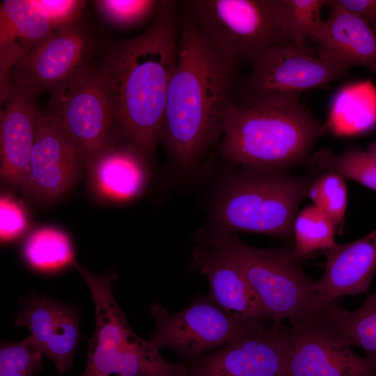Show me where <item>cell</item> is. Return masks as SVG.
<instances>
[{"label":"cell","instance_id":"83f0119b","mask_svg":"<svg viewBox=\"0 0 376 376\" xmlns=\"http://www.w3.org/2000/svg\"><path fill=\"white\" fill-rule=\"evenodd\" d=\"M43 353L32 336L20 343H3L0 349V376H32L43 367Z\"/></svg>","mask_w":376,"mask_h":376},{"label":"cell","instance_id":"836d02e7","mask_svg":"<svg viewBox=\"0 0 376 376\" xmlns=\"http://www.w3.org/2000/svg\"><path fill=\"white\" fill-rule=\"evenodd\" d=\"M373 361H374L375 362V363H376V360H373Z\"/></svg>","mask_w":376,"mask_h":376},{"label":"cell","instance_id":"603a6c76","mask_svg":"<svg viewBox=\"0 0 376 376\" xmlns=\"http://www.w3.org/2000/svg\"><path fill=\"white\" fill-rule=\"evenodd\" d=\"M329 0H272L276 19L287 44L305 49L313 42L323 22L322 11Z\"/></svg>","mask_w":376,"mask_h":376},{"label":"cell","instance_id":"5bb4252c","mask_svg":"<svg viewBox=\"0 0 376 376\" xmlns=\"http://www.w3.org/2000/svg\"><path fill=\"white\" fill-rule=\"evenodd\" d=\"M185 363L187 376H285L286 350L282 328L264 324Z\"/></svg>","mask_w":376,"mask_h":376},{"label":"cell","instance_id":"4dcf8cb0","mask_svg":"<svg viewBox=\"0 0 376 376\" xmlns=\"http://www.w3.org/2000/svg\"><path fill=\"white\" fill-rule=\"evenodd\" d=\"M47 11L54 31L80 21L84 1L40 0Z\"/></svg>","mask_w":376,"mask_h":376},{"label":"cell","instance_id":"5b68a950","mask_svg":"<svg viewBox=\"0 0 376 376\" xmlns=\"http://www.w3.org/2000/svg\"><path fill=\"white\" fill-rule=\"evenodd\" d=\"M84 279L95 309V327L88 340L81 376H187L185 363L164 359L150 340L139 337L113 297V273L102 276L75 266Z\"/></svg>","mask_w":376,"mask_h":376},{"label":"cell","instance_id":"d6986e66","mask_svg":"<svg viewBox=\"0 0 376 376\" xmlns=\"http://www.w3.org/2000/svg\"><path fill=\"white\" fill-rule=\"evenodd\" d=\"M147 159L129 143H118L87 170L91 191L106 201H125L136 197L148 182Z\"/></svg>","mask_w":376,"mask_h":376},{"label":"cell","instance_id":"7c38bea8","mask_svg":"<svg viewBox=\"0 0 376 376\" xmlns=\"http://www.w3.org/2000/svg\"><path fill=\"white\" fill-rule=\"evenodd\" d=\"M86 171L84 159L58 121L39 109L34 143L20 189L36 201L49 203L65 195Z\"/></svg>","mask_w":376,"mask_h":376},{"label":"cell","instance_id":"7402d4cb","mask_svg":"<svg viewBox=\"0 0 376 376\" xmlns=\"http://www.w3.org/2000/svg\"><path fill=\"white\" fill-rule=\"evenodd\" d=\"M22 253L31 268L42 273L57 272L77 263L69 236L52 227L40 228L29 234Z\"/></svg>","mask_w":376,"mask_h":376},{"label":"cell","instance_id":"ba28073f","mask_svg":"<svg viewBox=\"0 0 376 376\" xmlns=\"http://www.w3.org/2000/svg\"><path fill=\"white\" fill-rule=\"evenodd\" d=\"M49 103L48 111L79 150L86 171L103 153L123 141L99 65L89 64L65 87L51 94Z\"/></svg>","mask_w":376,"mask_h":376},{"label":"cell","instance_id":"9a60e30c","mask_svg":"<svg viewBox=\"0 0 376 376\" xmlns=\"http://www.w3.org/2000/svg\"><path fill=\"white\" fill-rule=\"evenodd\" d=\"M192 257V265L207 280V296L217 306L243 322L270 321L241 268L212 235L197 239Z\"/></svg>","mask_w":376,"mask_h":376},{"label":"cell","instance_id":"7a4b0ae2","mask_svg":"<svg viewBox=\"0 0 376 376\" xmlns=\"http://www.w3.org/2000/svg\"><path fill=\"white\" fill-rule=\"evenodd\" d=\"M236 65L208 42L188 15L180 22L160 137L180 168L192 167L222 135Z\"/></svg>","mask_w":376,"mask_h":376},{"label":"cell","instance_id":"30bf717a","mask_svg":"<svg viewBox=\"0 0 376 376\" xmlns=\"http://www.w3.org/2000/svg\"><path fill=\"white\" fill-rule=\"evenodd\" d=\"M94 49L93 37L80 21L55 31L11 69L1 102L9 90L36 97L59 91L89 65Z\"/></svg>","mask_w":376,"mask_h":376},{"label":"cell","instance_id":"52a82bcc","mask_svg":"<svg viewBox=\"0 0 376 376\" xmlns=\"http://www.w3.org/2000/svg\"><path fill=\"white\" fill-rule=\"evenodd\" d=\"M187 15L208 42L235 64H252L269 48L287 44L272 0H194Z\"/></svg>","mask_w":376,"mask_h":376},{"label":"cell","instance_id":"ffe728a7","mask_svg":"<svg viewBox=\"0 0 376 376\" xmlns=\"http://www.w3.org/2000/svg\"><path fill=\"white\" fill-rule=\"evenodd\" d=\"M54 29L40 0H5L0 6L1 75L6 77Z\"/></svg>","mask_w":376,"mask_h":376},{"label":"cell","instance_id":"44dd1931","mask_svg":"<svg viewBox=\"0 0 376 376\" xmlns=\"http://www.w3.org/2000/svg\"><path fill=\"white\" fill-rule=\"evenodd\" d=\"M316 316L350 347L362 349L367 357L376 360V293L354 311L332 303Z\"/></svg>","mask_w":376,"mask_h":376},{"label":"cell","instance_id":"277c9868","mask_svg":"<svg viewBox=\"0 0 376 376\" xmlns=\"http://www.w3.org/2000/svg\"><path fill=\"white\" fill-rule=\"evenodd\" d=\"M314 179L287 171L242 167L216 197L213 217L218 230L292 237L299 206Z\"/></svg>","mask_w":376,"mask_h":376},{"label":"cell","instance_id":"f546056e","mask_svg":"<svg viewBox=\"0 0 376 376\" xmlns=\"http://www.w3.org/2000/svg\"><path fill=\"white\" fill-rule=\"evenodd\" d=\"M27 223V216L23 206L10 196H1L0 200L1 242H9L18 237L26 230Z\"/></svg>","mask_w":376,"mask_h":376},{"label":"cell","instance_id":"cb8c5ba5","mask_svg":"<svg viewBox=\"0 0 376 376\" xmlns=\"http://www.w3.org/2000/svg\"><path fill=\"white\" fill-rule=\"evenodd\" d=\"M306 164L313 170L334 172L376 191V155L368 150L349 148L334 153L322 148L312 154Z\"/></svg>","mask_w":376,"mask_h":376},{"label":"cell","instance_id":"ac0fdd59","mask_svg":"<svg viewBox=\"0 0 376 376\" xmlns=\"http://www.w3.org/2000/svg\"><path fill=\"white\" fill-rule=\"evenodd\" d=\"M36 98L22 91L9 90L1 111V180L19 189L24 178L34 143L40 109Z\"/></svg>","mask_w":376,"mask_h":376},{"label":"cell","instance_id":"4316f807","mask_svg":"<svg viewBox=\"0 0 376 376\" xmlns=\"http://www.w3.org/2000/svg\"><path fill=\"white\" fill-rule=\"evenodd\" d=\"M346 180L334 172H323L314 179L307 192L312 205L322 210L336 227L342 222L347 205Z\"/></svg>","mask_w":376,"mask_h":376},{"label":"cell","instance_id":"8fae6325","mask_svg":"<svg viewBox=\"0 0 376 376\" xmlns=\"http://www.w3.org/2000/svg\"><path fill=\"white\" fill-rule=\"evenodd\" d=\"M309 53L290 44L276 45L253 63L241 91L242 105L274 96L299 95L323 87L345 75Z\"/></svg>","mask_w":376,"mask_h":376},{"label":"cell","instance_id":"9c48e42d","mask_svg":"<svg viewBox=\"0 0 376 376\" xmlns=\"http://www.w3.org/2000/svg\"><path fill=\"white\" fill-rule=\"evenodd\" d=\"M150 313L155 321L150 340L159 350L169 348L187 361L213 352L265 324L237 320L217 306L207 296L197 295L182 310L169 313L153 304Z\"/></svg>","mask_w":376,"mask_h":376},{"label":"cell","instance_id":"2e32d148","mask_svg":"<svg viewBox=\"0 0 376 376\" xmlns=\"http://www.w3.org/2000/svg\"><path fill=\"white\" fill-rule=\"evenodd\" d=\"M326 265L315 282L313 317L337 298L366 292L376 274V228L353 242L324 252Z\"/></svg>","mask_w":376,"mask_h":376},{"label":"cell","instance_id":"3957f363","mask_svg":"<svg viewBox=\"0 0 376 376\" xmlns=\"http://www.w3.org/2000/svg\"><path fill=\"white\" fill-rule=\"evenodd\" d=\"M299 97H269L247 105L233 102L222 134V156L242 167L260 169L286 171L306 164L325 125Z\"/></svg>","mask_w":376,"mask_h":376},{"label":"cell","instance_id":"d4e9b609","mask_svg":"<svg viewBox=\"0 0 376 376\" xmlns=\"http://www.w3.org/2000/svg\"><path fill=\"white\" fill-rule=\"evenodd\" d=\"M336 226L322 210L308 205L297 213L293 226V251L300 259L321 250L333 248Z\"/></svg>","mask_w":376,"mask_h":376},{"label":"cell","instance_id":"4fadbf2b","mask_svg":"<svg viewBox=\"0 0 376 376\" xmlns=\"http://www.w3.org/2000/svg\"><path fill=\"white\" fill-rule=\"evenodd\" d=\"M282 331L285 376H376V363L356 354L318 317Z\"/></svg>","mask_w":376,"mask_h":376},{"label":"cell","instance_id":"8992f818","mask_svg":"<svg viewBox=\"0 0 376 376\" xmlns=\"http://www.w3.org/2000/svg\"><path fill=\"white\" fill-rule=\"evenodd\" d=\"M211 235L242 270L273 329L284 320L296 325L313 318L315 282L306 276L293 249L253 247L234 233Z\"/></svg>","mask_w":376,"mask_h":376},{"label":"cell","instance_id":"484cf974","mask_svg":"<svg viewBox=\"0 0 376 376\" xmlns=\"http://www.w3.org/2000/svg\"><path fill=\"white\" fill-rule=\"evenodd\" d=\"M80 336L78 313L74 308L63 304L42 347L43 355L55 364L60 374L72 367Z\"/></svg>","mask_w":376,"mask_h":376},{"label":"cell","instance_id":"d6a6232c","mask_svg":"<svg viewBox=\"0 0 376 376\" xmlns=\"http://www.w3.org/2000/svg\"><path fill=\"white\" fill-rule=\"evenodd\" d=\"M367 150L376 155V141L368 146Z\"/></svg>","mask_w":376,"mask_h":376},{"label":"cell","instance_id":"e0dca14e","mask_svg":"<svg viewBox=\"0 0 376 376\" xmlns=\"http://www.w3.org/2000/svg\"><path fill=\"white\" fill-rule=\"evenodd\" d=\"M327 6L329 15L313 41L318 56L345 72L362 66L376 74V33L363 19L329 3V0Z\"/></svg>","mask_w":376,"mask_h":376},{"label":"cell","instance_id":"f1b7e54d","mask_svg":"<svg viewBox=\"0 0 376 376\" xmlns=\"http://www.w3.org/2000/svg\"><path fill=\"white\" fill-rule=\"evenodd\" d=\"M169 1L102 0L97 4L109 21L123 27H130L155 17Z\"/></svg>","mask_w":376,"mask_h":376},{"label":"cell","instance_id":"1f68e13d","mask_svg":"<svg viewBox=\"0 0 376 376\" xmlns=\"http://www.w3.org/2000/svg\"><path fill=\"white\" fill-rule=\"evenodd\" d=\"M329 3L359 17L376 33V0H329Z\"/></svg>","mask_w":376,"mask_h":376},{"label":"cell","instance_id":"6da1fadb","mask_svg":"<svg viewBox=\"0 0 376 376\" xmlns=\"http://www.w3.org/2000/svg\"><path fill=\"white\" fill-rule=\"evenodd\" d=\"M175 5L169 1L141 34L111 43L99 65L123 141L148 158L160 142L177 61L180 22Z\"/></svg>","mask_w":376,"mask_h":376}]
</instances>
